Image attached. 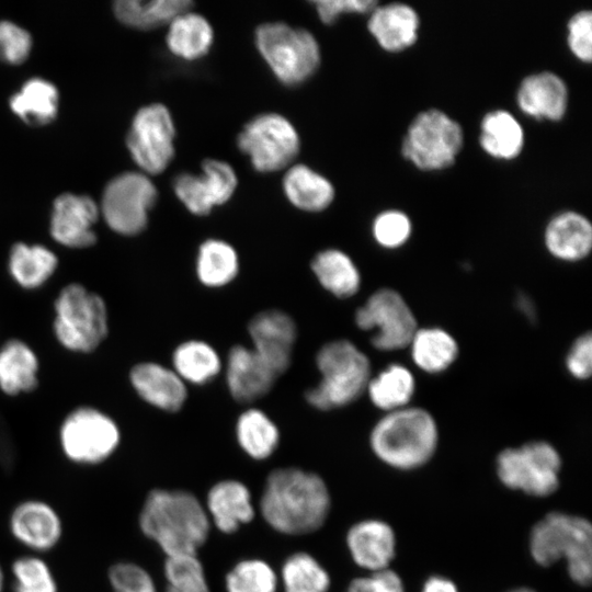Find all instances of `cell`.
<instances>
[{
	"label": "cell",
	"instance_id": "cell-1",
	"mask_svg": "<svg viewBox=\"0 0 592 592\" xmlns=\"http://www.w3.org/2000/svg\"><path fill=\"white\" fill-rule=\"evenodd\" d=\"M331 494L325 479L299 467H278L266 476L259 513L274 532L287 536L319 531L331 511Z\"/></svg>",
	"mask_w": 592,
	"mask_h": 592
},
{
	"label": "cell",
	"instance_id": "cell-2",
	"mask_svg": "<svg viewBox=\"0 0 592 592\" xmlns=\"http://www.w3.org/2000/svg\"><path fill=\"white\" fill-rule=\"evenodd\" d=\"M138 527L166 557L197 554L212 530L204 503L194 493L167 488H153L146 494Z\"/></svg>",
	"mask_w": 592,
	"mask_h": 592
},
{
	"label": "cell",
	"instance_id": "cell-3",
	"mask_svg": "<svg viewBox=\"0 0 592 592\" xmlns=\"http://www.w3.org/2000/svg\"><path fill=\"white\" fill-rule=\"evenodd\" d=\"M368 443L375 457L385 465L413 470L434 456L439 426L430 411L408 406L385 412L373 425Z\"/></svg>",
	"mask_w": 592,
	"mask_h": 592
},
{
	"label": "cell",
	"instance_id": "cell-4",
	"mask_svg": "<svg viewBox=\"0 0 592 592\" xmlns=\"http://www.w3.org/2000/svg\"><path fill=\"white\" fill-rule=\"evenodd\" d=\"M319 380L305 391L306 402L318 411L344 408L365 394L372 376L368 356L351 340L322 344L315 355Z\"/></svg>",
	"mask_w": 592,
	"mask_h": 592
},
{
	"label": "cell",
	"instance_id": "cell-5",
	"mask_svg": "<svg viewBox=\"0 0 592 592\" xmlns=\"http://www.w3.org/2000/svg\"><path fill=\"white\" fill-rule=\"evenodd\" d=\"M533 560L549 567L565 560L569 578L581 587L592 579V526L578 515L550 512L540 519L530 534Z\"/></svg>",
	"mask_w": 592,
	"mask_h": 592
},
{
	"label": "cell",
	"instance_id": "cell-6",
	"mask_svg": "<svg viewBox=\"0 0 592 592\" xmlns=\"http://www.w3.org/2000/svg\"><path fill=\"white\" fill-rule=\"evenodd\" d=\"M53 331L58 343L70 352L95 351L109 334L106 303L80 283L67 284L54 301Z\"/></svg>",
	"mask_w": 592,
	"mask_h": 592
},
{
	"label": "cell",
	"instance_id": "cell-7",
	"mask_svg": "<svg viewBox=\"0 0 592 592\" xmlns=\"http://www.w3.org/2000/svg\"><path fill=\"white\" fill-rule=\"evenodd\" d=\"M255 46L271 71L286 86L308 80L320 65V47L315 36L301 27L269 22L257 27Z\"/></svg>",
	"mask_w": 592,
	"mask_h": 592
},
{
	"label": "cell",
	"instance_id": "cell-8",
	"mask_svg": "<svg viewBox=\"0 0 592 592\" xmlns=\"http://www.w3.org/2000/svg\"><path fill=\"white\" fill-rule=\"evenodd\" d=\"M463 143L462 126L443 111L430 109L410 123L401 155L422 171H439L454 164Z\"/></svg>",
	"mask_w": 592,
	"mask_h": 592
},
{
	"label": "cell",
	"instance_id": "cell-9",
	"mask_svg": "<svg viewBox=\"0 0 592 592\" xmlns=\"http://www.w3.org/2000/svg\"><path fill=\"white\" fill-rule=\"evenodd\" d=\"M561 457L546 441H531L502 449L496 471L503 486L532 497H547L559 486Z\"/></svg>",
	"mask_w": 592,
	"mask_h": 592
},
{
	"label": "cell",
	"instance_id": "cell-10",
	"mask_svg": "<svg viewBox=\"0 0 592 592\" xmlns=\"http://www.w3.org/2000/svg\"><path fill=\"white\" fill-rule=\"evenodd\" d=\"M58 441L72 464L95 466L106 462L119 447L122 434L116 421L90 406L70 411L62 420Z\"/></svg>",
	"mask_w": 592,
	"mask_h": 592
},
{
	"label": "cell",
	"instance_id": "cell-11",
	"mask_svg": "<svg viewBox=\"0 0 592 592\" xmlns=\"http://www.w3.org/2000/svg\"><path fill=\"white\" fill-rule=\"evenodd\" d=\"M354 321L360 330L373 332L371 344L380 352L407 349L419 328L403 296L389 287L371 294L355 310Z\"/></svg>",
	"mask_w": 592,
	"mask_h": 592
},
{
	"label": "cell",
	"instance_id": "cell-12",
	"mask_svg": "<svg viewBox=\"0 0 592 592\" xmlns=\"http://www.w3.org/2000/svg\"><path fill=\"white\" fill-rule=\"evenodd\" d=\"M237 145L259 172L288 167L300 149L296 128L277 113L260 114L249 121L239 133Z\"/></svg>",
	"mask_w": 592,
	"mask_h": 592
},
{
	"label": "cell",
	"instance_id": "cell-13",
	"mask_svg": "<svg viewBox=\"0 0 592 592\" xmlns=\"http://www.w3.org/2000/svg\"><path fill=\"white\" fill-rule=\"evenodd\" d=\"M157 196V189L147 174L128 171L106 184L99 209L114 232L136 236L146 229Z\"/></svg>",
	"mask_w": 592,
	"mask_h": 592
},
{
	"label": "cell",
	"instance_id": "cell-14",
	"mask_svg": "<svg viewBox=\"0 0 592 592\" xmlns=\"http://www.w3.org/2000/svg\"><path fill=\"white\" fill-rule=\"evenodd\" d=\"M174 136L175 127L169 110L163 104L152 103L135 114L126 145L144 173L158 174L174 157Z\"/></svg>",
	"mask_w": 592,
	"mask_h": 592
},
{
	"label": "cell",
	"instance_id": "cell-15",
	"mask_svg": "<svg viewBox=\"0 0 592 592\" xmlns=\"http://www.w3.org/2000/svg\"><path fill=\"white\" fill-rule=\"evenodd\" d=\"M237 184L236 172L229 163L206 159L202 163L201 174H178L173 180V191L190 213L205 216L214 207L228 202Z\"/></svg>",
	"mask_w": 592,
	"mask_h": 592
},
{
	"label": "cell",
	"instance_id": "cell-16",
	"mask_svg": "<svg viewBox=\"0 0 592 592\" xmlns=\"http://www.w3.org/2000/svg\"><path fill=\"white\" fill-rule=\"evenodd\" d=\"M248 334L251 349L277 376L289 368L298 334L289 314L276 308L261 310L250 319Z\"/></svg>",
	"mask_w": 592,
	"mask_h": 592
},
{
	"label": "cell",
	"instance_id": "cell-17",
	"mask_svg": "<svg viewBox=\"0 0 592 592\" xmlns=\"http://www.w3.org/2000/svg\"><path fill=\"white\" fill-rule=\"evenodd\" d=\"M8 528L15 542L36 555L56 548L64 534L58 511L49 502L36 498L22 500L12 508Z\"/></svg>",
	"mask_w": 592,
	"mask_h": 592
},
{
	"label": "cell",
	"instance_id": "cell-18",
	"mask_svg": "<svg viewBox=\"0 0 592 592\" xmlns=\"http://www.w3.org/2000/svg\"><path fill=\"white\" fill-rule=\"evenodd\" d=\"M100 216L96 203L88 195L64 193L53 204L49 221L52 238L71 249L92 247L98 239L94 230Z\"/></svg>",
	"mask_w": 592,
	"mask_h": 592
},
{
	"label": "cell",
	"instance_id": "cell-19",
	"mask_svg": "<svg viewBox=\"0 0 592 592\" xmlns=\"http://www.w3.org/2000/svg\"><path fill=\"white\" fill-rule=\"evenodd\" d=\"M223 373L231 398L252 403L266 396L278 377L250 345H232L225 360Z\"/></svg>",
	"mask_w": 592,
	"mask_h": 592
},
{
	"label": "cell",
	"instance_id": "cell-20",
	"mask_svg": "<svg viewBox=\"0 0 592 592\" xmlns=\"http://www.w3.org/2000/svg\"><path fill=\"white\" fill-rule=\"evenodd\" d=\"M128 378L136 395L160 411L174 413L186 403L187 385L171 366L155 361L139 362L130 368Z\"/></svg>",
	"mask_w": 592,
	"mask_h": 592
},
{
	"label": "cell",
	"instance_id": "cell-21",
	"mask_svg": "<svg viewBox=\"0 0 592 592\" xmlns=\"http://www.w3.org/2000/svg\"><path fill=\"white\" fill-rule=\"evenodd\" d=\"M203 503L212 527L226 535L235 534L257 515L251 490L234 478L213 483Z\"/></svg>",
	"mask_w": 592,
	"mask_h": 592
},
{
	"label": "cell",
	"instance_id": "cell-22",
	"mask_svg": "<svg viewBox=\"0 0 592 592\" xmlns=\"http://www.w3.org/2000/svg\"><path fill=\"white\" fill-rule=\"evenodd\" d=\"M392 527L378 519H365L352 524L345 534V545L353 562L364 570L387 569L396 554Z\"/></svg>",
	"mask_w": 592,
	"mask_h": 592
},
{
	"label": "cell",
	"instance_id": "cell-23",
	"mask_svg": "<svg viewBox=\"0 0 592 592\" xmlns=\"http://www.w3.org/2000/svg\"><path fill=\"white\" fill-rule=\"evenodd\" d=\"M516 103L524 114L533 118L556 122L566 114L568 88L554 72L533 73L521 81Z\"/></svg>",
	"mask_w": 592,
	"mask_h": 592
},
{
	"label": "cell",
	"instance_id": "cell-24",
	"mask_svg": "<svg viewBox=\"0 0 592 592\" xmlns=\"http://www.w3.org/2000/svg\"><path fill=\"white\" fill-rule=\"evenodd\" d=\"M420 19L406 3L376 5L371 12L367 29L386 52L398 53L412 46L419 35Z\"/></svg>",
	"mask_w": 592,
	"mask_h": 592
},
{
	"label": "cell",
	"instance_id": "cell-25",
	"mask_svg": "<svg viewBox=\"0 0 592 592\" xmlns=\"http://www.w3.org/2000/svg\"><path fill=\"white\" fill-rule=\"evenodd\" d=\"M544 243L549 254L559 261H581L592 249V225L580 213L562 212L547 224Z\"/></svg>",
	"mask_w": 592,
	"mask_h": 592
},
{
	"label": "cell",
	"instance_id": "cell-26",
	"mask_svg": "<svg viewBox=\"0 0 592 592\" xmlns=\"http://www.w3.org/2000/svg\"><path fill=\"white\" fill-rule=\"evenodd\" d=\"M235 439L244 455L252 460L262 462L277 451L281 432L266 411L249 406L236 419Z\"/></svg>",
	"mask_w": 592,
	"mask_h": 592
},
{
	"label": "cell",
	"instance_id": "cell-27",
	"mask_svg": "<svg viewBox=\"0 0 592 592\" xmlns=\"http://www.w3.org/2000/svg\"><path fill=\"white\" fill-rule=\"evenodd\" d=\"M311 272L318 284L337 298L356 295L362 275L354 260L344 251L327 248L318 251L310 261Z\"/></svg>",
	"mask_w": 592,
	"mask_h": 592
},
{
	"label": "cell",
	"instance_id": "cell-28",
	"mask_svg": "<svg viewBox=\"0 0 592 592\" xmlns=\"http://www.w3.org/2000/svg\"><path fill=\"white\" fill-rule=\"evenodd\" d=\"M170 366L187 386H203L223 373L224 360L209 342L187 339L173 349Z\"/></svg>",
	"mask_w": 592,
	"mask_h": 592
},
{
	"label": "cell",
	"instance_id": "cell-29",
	"mask_svg": "<svg viewBox=\"0 0 592 592\" xmlns=\"http://www.w3.org/2000/svg\"><path fill=\"white\" fill-rule=\"evenodd\" d=\"M39 361L35 351L20 339L0 348V390L18 396L34 390L38 384Z\"/></svg>",
	"mask_w": 592,
	"mask_h": 592
},
{
	"label": "cell",
	"instance_id": "cell-30",
	"mask_svg": "<svg viewBox=\"0 0 592 592\" xmlns=\"http://www.w3.org/2000/svg\"><path fill=\"white\" fill-rule=\"evenodd\" d=\"M58 267L53 250L39 243H14L8 257V271L21 288L33 291L45 285Z\"/></svg>",
	"mask_w": 592,
	"mask_h": 592
},
{
	"label": "cell",
	"instance_id": "cell-31",
	"mask_svg": "<svg viewBox=\"0 0 592 592\" xmlns=\"http://www.w3.org/2000/svg\"><path fill=\"white\" fill-rule=\"evenodd\" d=\"M195 275L206 288L217 289L231 284L240 271V259L235 247L218 238L204 240L195 257Z\"/></svg>",
	"mask_w": 592,
	"mask_h": 592
},
{
	"label": "cell",
	"instance_id": "cell-32",
	"mask_svg": "<svg viewBox=\"0 0 592 592\" xmlns=\"http://www.w3.org/2000/svg\"><path fill=\"white\" fill-rule=\"evenodd\" d=\"M282 185L289 203L304 212H322L334 198L332 183L306 164L288 168Z\"/></svg>",
	"mask_w": 592,
	"mask_h": 592
},
{
	"label": "cell",
	"instance_id": "cell-33",
	"mask_svg": "<svg viewBox=\"0 0 592 592\" xmlns=\"http://www.w3.org/2000/svg\"><path fill=\"white\" fill-rule=\"evenodd\" d=\"M413 364L428 374H440L457 360L456 339L439 327L418 328L408 345Z\"/></svg>",
	"mask_w": 592,
	"mask_h": 592
},
{
	"label": "cell",
	"instance_id": "cell-34",
	"mask_svg": "<svg viewBox=\"0 0 592 592\" xmlns=\"http://www.w3.org/2000/svg\"><path fill=\"white\" fill-rule=\"evenodd\" d=\"M168 25L166 43L174 56L195 60L209 52L214 31L205 16L187 10L177 15Z\"/></svg>",
	"mask_w": 592,
	"mask_h": 592
},
{
	"label": "cell",
	"instance_id": "cell-35",
	"mask_svg": "<svg viewBox=\"0 0 592 592\" xmlns=\"http://www.w3.org/2000/svg\"><path fill=\"white\" fill-rule=\"evenodd\" d=\"M415 387L413 373L402 364L392 363L372 374L365 395L374 407L385 413L410 406Z\"/></svg>",
	"mask_w": 592,
	"mask_h": 592
},
{
	"label": "cell",
	"instance_id": "cell-36",
	"mask_svg": "<svg viewBox=\"0 0 592 592\" xmlns=\"http://www.w3.org/2000/svg\"><path fill=\"white\" fill-rule=\"evenodd\" d=\"M479 144L490 157L511 160L516 158L524 147V130L510 112L494 110L481 119Z\"/></svg>",
	"mask_w": 592,
	"mask_h": 592
},
{
	"label": "cell",
	"instance_id": "cell-37",
	"mask_svg": "<svg viewBox=\"0 0 592 592\" xmlns=\"http://www.w3.org/2000/svg\"><path fill=\"white\" fill-rule=\"evenodd\" d=\"M58 102V90L50 81L31 78L10 98L9 105L24 123L43 126L56 118Z\"/></svg>",
	"mask_w": 592,
	"mask_h": 592
},
{
	"label": "cell",
	"instance_id": "cell-38",
	"mask_svg": "<svg viewBox=\"0 0 592 592\" xmlns=\"http://www.w3.org/2000/svg\"><path fill=\"white\" fill-rule=\"evenodd\" d=\"M192 5L193 2L187 0H117L113 11L116 19L127 26L152 30L169 24Z\"/></svg>",
	"mask_w": 592,
	"mask_h": 592
},
{
	"label": "cell",
	"instance_id": "cell-39",
	"mask_svg": "<svg viewBox=\"0 0 592 592\" xmlns=\"http://www.w3.org/2000/svg\"><path fill=\"white\" fill-rule=\"evenodd\" d=\"M277 574L283 592H329L331 588V577L325 566L303 550L288 555Z\"/></svg>",
	"mask_w": 592,
	"mask_h": 592
},
{
	"label": "cell",
	"instance_id": "cell-40",
	"mask_svg": "<svg viewBox=\"0 0 592 592\" xmlns=\"http://www.w3.org/2000/svg\"><path fill=\"white\" fill-rule=\"evenodd\" d=\"M226 592H277L278 574L261 558L249 557L237 561L225 574Z\"/></svg>",
	"mask_w": 592,
	"mask_h": 592
},
{
	"label": "cell",
	"instance_id": "cell-41",
	"mask_svg": "<svg viewBox=\"0 0 592 592\" xmlns=\"http://www.w3.org/2000/svg\"><path fill=\"white\" fill-rule=\"evenodd\" d=\"M10 573L13 592H59L53 569L42 555L30 553L16 557Z\"/></svg>",
	"mask_w": 592,
	"mask_h": 592
},
{
	"label": "cell",
	"instance_id": "cell-42",
	"mask_svg": "<svg viewBox=\"0 0 592 592\" xmlns=\"http://www.w3.org/2000/svg\"><path fill=\"white\" fill-rule=\"evenodd\" d=\"M163 576L169 592H210L205 568L197 554L166 557Z\"/></svg>",
	"mask_w": 592,
	"mask_h": 592
},
{
	"label": "cell",
	"instance_id": "cell-43",
	"mask_svg": "<svg viewBox=\"0 0 592 592\" xmlns=\"http://www.w3.org/2000/svg\"><path fill=\"white\" fill-rule=\"evenodd\" d=\"M112 592H159L155 579L141 565L121 560L107 570Z\"/></svg>",
	"mask_w": 592,
	"mask_h": 592
},
{
	"label": "cell",
	"instance_id": "cell-44",
	"mask_svg": "<svg viewBox=\"0 0 592 592\" xmlns=\"http://www.w3.org/2000/svg\"><path fill=\"white\" fill-rule=\"evenodd\" d=\"M411 231L410 218L397 209L382 212L372 225L374 240L385 249L400 248L409 240Z\"/></svg>",
	"mask_w": 592,
	"mask_h": 592
},
{
	"label": "cell",
	"instance_id": "cell-45",
	"mask_svg": "<svg viewBox=\"0 0 592 592\" xmlns=\"http://www.w3.org/2000/svg\"><path fill=\"white\" fill-rule=\"evenodd\" d=\"M32 49V37L23 27L0 21V61L11 65L24 62Z\"/></svg>",
	"mask_w": 592,
	"mask_h": 592
},
{
	"label": "cell",
	"instance_id": "cell-46",
	"mask_svg": "<svg viewBox=\"0 0 592 592\" xmlns=\"http://www.w3.org/2000/svg\"><path fill=\"white\" fill-rule=\"evenodd\" d=\"M567 43L576 58L583 62L592 59V13L581 10L574 13L567 24Z\"/></svg>",
	"mask_w": 592,
	"mask_h": 592
},
{
	"label": "cell",
	"instance_id": "cell-47",
	"mask_svg": "<svg viewBox=\"0 0 592 592\" xmlns=\"http://www.w3.org/2000/svg\"><path fill=\"white\" fill-rule=\"evenodd\" d=\"M345 592H406L405 585L397 572L387 568L371 572L368 576L356 577L350 581Z\"/></svg>",
	"mask_w": 592,
	"mask_h": 592
},
{
	"label": "cell",
	"instance_id": "cell-48",
	"mask_svg": "<svg viewBox=\"0 0 592 592\" xmlns=\"http://www.w3.org/2000/svg\"><path fill=\"white\" fill-rule=\"evenodd\" d=\"M566 368L576 379L585 380L592 374V335L585 332L571 344L566 355Z\"/></svg>",
	"mask_w": 592,
	"mask_h": 592
},
{
	"label": "cell",
	"instance_id": "cell-49",
	"mask_svg": "<svg viewBox=\"0 0 592 592\" xmlns=\"http://www.w3.org/2000/svg\"><path fill=\"white\" fill-rule=\"evenodd\" d=\"M312 4L319 19L325 24H332L345 13H371L378 2L375 0H318Z\"/></svg>",
	"mask_w": 592,
	"mask_h": 592
},
{
	"label": "cell",
	"instance_id": "cell-50",
	"mask_svg": "<svg viewBox=\"0 0 592 592\" xmlns=\"http://www.w3.org/2000/svg\"><path fill=\"white\" fill-rule=\"evenodd\" d=\"M421 592H459L456 584L443 576H432L428 578Z\"/></svg>",
	"mask_w": 592,
	"mask_h": 592
},
{
	"label": "cell",
	"instance_id": "cell-51",
	"mask_svg": "<svg viewBox=\"0 0 592 592\" xmlns=\"http://www.w3.org/2000/svg\"><path fill=\"white\" fill-rule=\"evenodd\" d=\"M517 307L527 318L533 319L535 317L534 305L526 295L520 294L517 296Z\"/></svg>",
	"mask_w": 592,
	"mask_h": 592
},
{
	"label": "cell",
	"instance_id": "cell-52",
	"mask_svg": "<svg viewBox=\"0 0 592 592\" xmlns=\"http://www.w3.org/2000/svg\"><path fill=\"white\" fill-rule=\"evenodd\" d=\"M5 585V574L4 570L0 563V592H3Z\"/></svg>",
	"mask_w": 592,
	"mask_h": 592
},
{
	"label": "cell",
	"instance_id": "cell-53",
	"mask_svg": "<svg viewBox=\"0 0 592 592\" xmlns=\"http://www.w3.org/2000/svg\"><path fill=\"white\" fill-rule=\"evenodd\" d=\"M508 592H536V591H534L531 588L520 587V588L512 589Z\"/></svg>",
	"mask_w": 592,
	"mask_h": 592
},
{
	"label": "cell",
	"instance_id": "cell-54",
	"mask_svg": "<svg viewBox=\"0 0 592 592\" xmlns=\"http://www.w3.org/2000/svg\"><path fill=\"white\" fill-rule=\"evenodd\" d=\"M164 592H169V591L164 590Z\"/></svg>",
	"mask_w": 592,
	"mask_h": 592
}]
</instances>
